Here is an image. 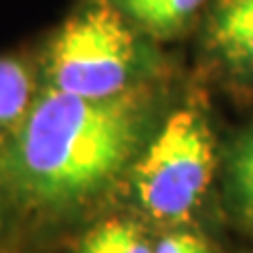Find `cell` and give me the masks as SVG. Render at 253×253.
<instances>
[{"instance_id":"obj_11","label":"cell","mask_w":253,"mask_h":253,"mask_svg":"<svg viewBox=\"0 0 253 253\" xmlns=\"http://www.w3.org/2000/svg\"><path fill=\"white\" fill-rule=\"evenodd\" d=\"M0 181H4V175H2V165H0Z\"/></svg>"},{"instance_id":"obj_5","label":"cell","mask_w":253,"mask_h":253,"mask_svg":"<svg viewBox=\"0 0 253 253\" xmlns=\"http://www.w3.org/2000/svg\"><path fill=\"white\" fill-rule=\"evenodd\" d=\"M118 9L158 38L173 36L188 26L205 0H116Z\"/></svg>"},{"instance_id":"obj_2","label":"cell","mask_w":253,"mask_h":253,"mask_svg":"<svg viewBox=\"0 0 253 253\" xmlns=\"http://www.w3.org/2000/svg\"><path fill=\"white\" fill-rule=\"evenodd\" d=\"M137 66V38L125 13L108 0H91L53 34L44 74L53 89L104 99L131 89Z\"/></svg>"},{"instance_id":"obj_6","label":"cell","mask_w":253,"mask_h":253,"mask_svg":"<svg viewBox=\"0 0 253 253\" xmlns=\"http://www.w3.org/2000/svg\"><path fill=\"white\" fill-rule=\"evenodd\" d=\"M34 76L26 61L0 57V133H13L34 104Z\"/></svg>"},{"instance_id":"obj_3","label":"cell","mask_w":253,"mask_h":253,"mask_svg":"<svg viewBox=\"0 0 253 253\" xmlns=\"http://www.w3.org/2000/svg\"><path fill=\"white\" fill-rule=\"evenodd\" d=\"M213 169L215 144L207 118L196 110H177L135 165L137 201L156 219H184L209 190Z\"/></svg>"},{"instance_id":"obj_10","label":"cell","mask_w":253,"mask_h":253,"mask_svg":"<svg viewBox=\"0 0 253 253\" xmlns=\"http://www.w3.org/2000/svg\"><path fill=\"white\" fill-rule=\"evenodd\" d=\"M78 253H112V251H110L108 243L104 241L101 232L97 230V226H95L93 230H89L83 236L81 247H78Z\"/></svg>"},{"instance_id":"obj_7","label":"cell","mask_w":253,"mask_h":253,"mask_svg":"<svg viewBox=\"0 0 253 253\" xmlns=\"http://www.w3.org/2000/svg\"><path fill=\"white\" fill-rule=\"evenodd\" d=\"M232 188L241 211L253 224V131L245 137L232 156Z\"/></svg>"},{"instance_id":"obj_9","label":"cell","mask_w":253,"mask_h":253,"mask_svg":"<svg viewBox=\"0 0 253 253\" xmlns=\"http://www.w3.org/2000/svg\"><path fill=\"white\" fill-rule=\"evenodd\" d=\"M154 253H213L207 241L192 232H171L163 236Z\"/></svg>"},{"instance_id":"obj_1","label":"cell","mask_w":253,"mask_h":253,"mask_svg":"<svg viewBox=\"0 0 253 253\" xmlns=\"http://www.w3.org/2000/svg\"><path fill=\"white\" fill-rule=\"evenodd\" d=\"M146 108L148 95L137 89L89 99L44 86L0 154L4 184L42 209L89 199L129 163Z\"/></svg>"},{"instance_id":"obj_8","label":"cell","mask_w":253,"mask_h":253,"mask_svg":"<svg viewBox=\"0 0 253 253\" xmlns=\"http://www.w3.org/2000/svg\"><path fill=\"white\" fill-rule=\"evenodd\" d=\"M112 253H154L146 234L135 224L125 219H108L97 226Z\"/></svg>"},{"instance_id":"obj_4","label":"cell","mask_w":253,"mask_h":253,"mask_svg":"<svg viewBox=\"0 0 253 253\" xmlns=\"http://www.w3.org/2000/svg\"><path fill=\"white\" fill-rule=\"evenodd\" d=\"M209 38L232 70L253 74V0H215Z\"/></svg>"}]
</instances>
